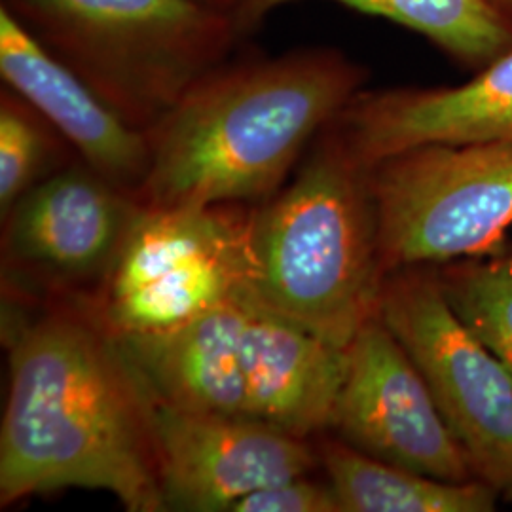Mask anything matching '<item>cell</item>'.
I'll list each match as a JSON object with an SVG mask.
<instances>
[{
	"instance_id": "6da1fadb",
	"label": "cell",
	"mask_w": 512,
	"mask_h": 512,
	"mask_svg": "<svg viewBox=\"0 0 512 512\" xmlns=\"http://www.w3.org/2000/svg\"><path fill=\"white\" fill-rule=\"evenodd\" d=\"M8 338L0 507L84 488L129 512L167 511L150 391L93 310L18 319Z\"/></svg>"
},
{
	"instance_id": "7a4b0ae2",
	"label": "cell",
	"mask_w": 512,
	"mask_h": 512,
	"mask_svg": "<svg viewBox=\"0 0 512 512\" xmlns=\"http://www.w3.org/2000/svg\"><path fill=\"white\" fill-rule=\"evenodd\" d=\"M366 78L334 48L224 61L148 129L150 167L137 200L152 207L270 200Z\"/></svg>"
},
{
	"instance_id": "3957f363",
	"label": "cell",
	"mask_w": 512,
	"mask_h": 512,
	"mask_svg": "<svg viewBox=\"0 0 512 512\" xmlns=\"http://www.w3.org/2000/svg\"><path fill=\"white\" fill-rule=\"evenodd\" d=\"M370 167L325 129L293 177L247 219L245 294L346 349L385 281Z\"/></svg>"
},
{
	"instance_id": "277c9868",
	"label": "cell",
	"mask_w": 512,
	"mask_h": 512,
	"mask_svg": "<svg viewBox=\"0 0 512 512\" xmlns=\"http://www.w3.org/2000/svg\"><path fill=\"white\" fill-rule=\"evenodd\" d=\"M135 128H152L241 35L205 0H2Z\"/></svg>"
},
{
	"instance_id": "5b68a950",
	"label": "cell",
	"mask_w": 512,
	"mask_h": 512,
	"mask_svg": "<svg viewBox=\"0 0 512 512\" xmlns=\"http://www.w3.org/2000/svg\"><path fill=\"white\" fill-rule=\"evenodd\" d=\"M247 219L241 205L141 203L92 308L124 342L164 334L245 291Z\"/></svg>"
},
{
	"instance_id": "8992f818",
	"label": "cell",
	"mask_w": 512,
	"mask_h": 512,
	"mask_svg": "<svg viewBox=\"0 0 512 512\" xmlns=\"http://www.w3.org/2000/svg\"><path fill=\"white\" fill-rule=\"evenodd\" d=\"M385 274L490 255L512 228V143L425 145L370 167Z\"/></svg>"
},
{
	"instance_id": "52a82bcc",
	"label": "cell",
	"mask_w": 512,
	"mask_h": 512,
	"mask_svg": "<svg viewBox=\"0 0 512 512\" xmlns=\"http://www.w3.org/2000/svg\"><path fill=\"white\" fill-rule=\"evenodd\" d=\"M378 315L429 387L476 478L512 499V380L446 302L435 266L385 275Z\"/></svg>"
},
{
	"instance_id": "ba28073f",
	"label": "cell",
	"mask_w": 512,
	"mask_h": 512,
	"mask_svg": "<svg viewBox=\"0 0 512 512\" xmlns=\"http://www.w3.org/2000/svg\"><path fill=\"white\" fill-rule=\"evenodd\" d=\"M330 431L363 454L421 475L448 482L476 478L418 366L380 315L363 325L346 348Z\"/></svg>"
},
{
	"instance_id": "9c48e42d",
	"label": "cell",
	"mask_w": 512,
	"mask_h": 512,
	"mask_svg": "<svg viewBox=\"0 0 512 512\" xmlns=\"http://www.w3.org/2000/svg\"><path fill=\"white\" fill-rule=\"evenodd\" d=\"M152 433L167 511L230 512L245 495L321 465L310 440L264 421L186 412L156 397Z\"/></svg>"
},
{
	"instance_id": "30bf717a",
	"label": "cell",
	"mask_w": 512,
	"mask_h": 512,
	"mask_svg": "<svg viewBox=\"0 0 512 512\" xmlns=\"http://www.w3.org/2000/svg\"><path fill=\"white\" fill-rule=\"evenodd\" d=\"M141 202L88 165H65L4 217V260L59 285H103Z\"/></svg>"
},
{
	"instance_id": "8fae6325",
	"label": "cell",
	"mask_w": 512,
	"mask_h": 512,
	"mask_svg": "<svg viewBox=\"0 0 512 512\" xmlns=\"http://www.w3.org/2000/svg\"><path fill=\"white\" fill-rule=\"evenodd\" d=\"M332 128L366 167L425 145L512 143V48L459 86L361 90Z\"/></svg>"
},
{
	"instance_id": "7c38bea8",
	"label": "cell",
	"mask_w": 512,
	"mask_h": 512,
	"mask_svg": "<svg viewBox=\"0 0 512 512\" xmlns=\"http://www.w3.org/2000/svg\"><path fill=\"white\" fill-rule=\"evenodd\" d=\"M0 74L38 110L80 162L137 198L150 167L145 129L131 126L92 86L0 6Z\"/></svg>"
},
{
	"instance_id": "4fadbf2b",
	"label": "cell",
	"mask_w": 512,
	"mask_h": 512,
	"mask_svg": "<svg viewBox=\"0 0 512 512\" xmlns=\"http://www.w3.org/2000/svg\"><path fill=\"white\" fill-rule=\"evenodd\" d=\"M241 370L247 418L306 440L332 429L346 349L262 308L245 291Z\"/></svg>"
},
{
	"instance_id": "5bb4252c",
	"label": "cell",
	"mask_w": 512,
	"mask_h": 512,
	"mask_svg": "<svg viewBox=\"0 0 512 512\" xmlns=\"http://www.w3.org/2000/svg\"><path fill=\"white\" fill-rule=\"evenodd\" d=\"M243 293L164 334L120 342L158 401L196 414L245 416Z\"/></svg>"
},
{
	"instance_id": "9a60e30c",
	"label": "cell",
	"mask_w": 512,
	"mask_h": 512,
	"mask_svg": "<svg viewBox=\"0 0 512 512\" xmlns=\"http://www.w3.org/2000/svg\"><path fill=\"white\" fill-rule=\"evenodd\" d=\"M317 452L342 512H492L501 497L480 478L448 482L421 475L338 437L321 440Z\"/></svg>"
},
{
	"instance_id": "2e32d148",
	"label": "cell",
	"mask_w": 512,
	"mask_h": 512,
	"mask_svg": "<svg viewBox=\"0 0 512 512\" xmlns=\"http://www.w3.org/2000/svg\"><path fill=\"white\" fill-rule=\"evenodd\" d=\"M304 0H239L232 12L241 37L277 8ZM372 18L401 25L437 46L459 65L478 71L512 48V23L482 0H329Z\"/></svg>"
},
{
	"instance_id": "e0dca14e",
	"label": "cell",
	"mask_w": 512,
	"mask_h": 512,
	"mask_svg": "<svg viewBox=\"0 0 512 512\" xmlns=\"http://www.w3.org/2000/svg\"><path fill=\"white\" fill-rule=\"evenodd\" d=\"M435 270L450 308L512 380V247L450 260Z\"/></svg>"
},
{
	"instance_id": "ac0fdd59",
	"label": "cell",
	"mask_w": 512,
	"mask_h": 512,
	"mask_svg": "<svg viewBox=\"0 0 512 512\" xmlns=\"http://www.w3.org/2000/svg\"><path fill=\"white\" fill-rule=\"evenodd\" d=\"M54 126L10 88L0 95V213L2 219L23 194L63 167ZM69 145V143H67Z\"/></svg>"
},
{
	"instance_id": "d6986e66",
	"label": "cell",
	"mask_w": 512,
	"mask_h": 512,
	"mask_svg": "<svg viewBox=\"0 0 512 512\" xmlns=\"http://www.w3.org/2000/svg\"><path fill=\"white\" fill-rule=\"evenodd\" d=\"M230 512H342L338 497L327 482L296 476L245 495Z\"/></svg>"
},
{
	"instance_id": "ffe728a7",
	"label": "cell",
	"mask_w": 512,
	"mask_h": 512,
	"mask_svg": "<svg viewBox=\"0 0 512 512\" xmlns=\"http://www.w3.org/2000/svg\"><path fill=\"white\" fill-rule=\"evenodd\" d=\"M497 16L512 23V0H482Z\"/></svg>"
},
{
	"instance_id": "44dd1931",
	"label": "cell",
	"mask_w": 512,
	"mask_h": 512,
	"mask_svg": "<svg viewBox=\"0 0 512 512\" xmlns=\"http://www.w3.org/2000/svg\"><path fill=\"white\" fill-rule=\"evenodd\" d=\"M205 2L217 6L220 10H226V12L232 16V12H234V8H236V4H238L239 0H205Z\"/></svg>"
}]
</instances>
